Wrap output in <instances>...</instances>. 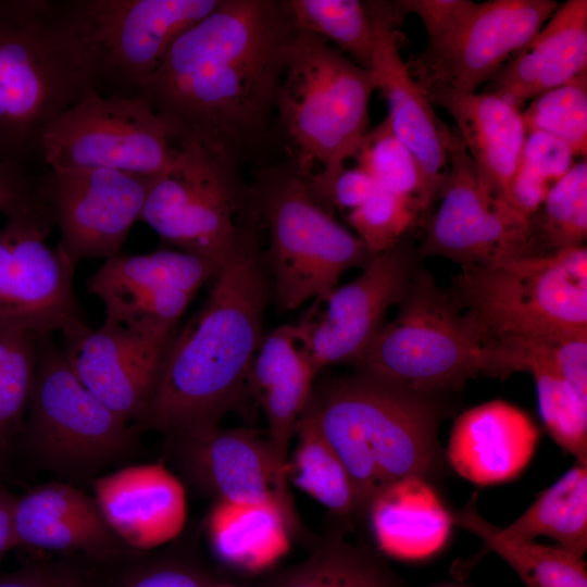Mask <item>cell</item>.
Here are the masks:
<instances>
[{"label":"cell","instance_id":"1","mask_svg":"<svg viewBox=\"0 0 587 587\" xmlns=\"http://www.w3.org/2000/svg\"><path fill=\"white\" fill-rule=\"evenodd\" d=\"M297 32L286 0H221L174 42L140 95L176 143L195 141L242 168L266 164Z\"/></svg>","mask_w":587,"mask_h":587},{"label":"cell","instance_id":"2","mask_svg":"<svg viewBox=\"0 0 587 587\" xmlns=\"http://www.w3.org/2000/svg\"><path fill=\"white\" fill-rule=\"evenodd\" d=\"M259 227L242 237L211 280L200 309L175 332L138 428L164 436L210 430L249 392L272 298Z\"/></svg>","mask_w":587,"mask_h":587},{"label":"cell","instance_id":"3","mask_svg":"<svg viewBox=\"0 0 587 587\" xmlns=\"http://www.w3.org/2000/svg\"><path fill=\"white\" fill-rule=\"evenodd\" d=\"M434 397L358 371L314 385L308 405L349 475L360 515L386 486L437 469Z\"/></svg>","mask_w":587,"mask_h":587},{"label":"cell","instance_id":"4","mask_svg":"<svg viewBox=\"0 0 587 587\" xmlns=\"http://www.w3.org/2000/svg\"><path fill=\"white\" fill-rule=\"evenodd\" d=\"M378 77L310 33L297 32L278 87L274 149L332 211V191L367 133Z\"/></svg>","mask_w":587,"mask_h":587},{"label":"cell","instance_id":"5","mask_svg":"<svg viewBox=\"0 0 587 587\" xmlns=\"http://www.w3.org/2000/svg\"><path fill=\"white\" fill-rule=\"evenodd\" d=\"M91 90L60 0H0V159L27 173L46 128Z\"/></svg>","mask_w":587,"mask_h":587},{"label":"cell","instance_id":"6","mask_svg":"<svg viewBox=\"0 0 587 587\" xmlns=\"http://www.w3.org/2000/svg\"><path fill=\"white\" fill-rule=\"evenodd\" d=\"M397 307L357 362L358 372L432 396L479 374L494 376L492 339L430 272L417 267Z\"/></svg>","mask_w":587,"mask_h":587},{"label":"cell","instance_id":"7","mask_svg":"<svg viewBox=\"0 0 587 587\" xmlns=\"http://www.w3.org/2000/svg\"><path fill=\"white\" fill-rule=\"evenodd\" d=\"M251 184L260 226L267 232L264 260L272 298L282 311L324 298L352 267L372 258L363 242L313 196L287 163L254 167Z\"/></svg>","mask_w":587,"mask_h":587},{"label":"cell","instance_id":"8","mask_svg":"<svg viewBox=\"0 0 587 587\" xmlns=\"http://www.w3.org/2000/svg\"><path fill=\"white\" fill-rule=\"evenodd\" d=\"M491 339L587 333V249L463 264L449 289Z\"/></svg>","mask_w":587,"mask_h":587},{"label":"cell","instance_id":"9","mask_svg":"<svg viewBox=\"0 0 587 587\" xmlns=\"http://www.w3.org/2000/svg\"><path fill=\"white\" fill-rule=\"evenodd\" d=\"M37 467L68 483H92L138 449L133 427L79 380L62 348L43 336L23 430L17 439Z\"/></svg>","mask_w":587,"mask_h":587},{"label":"cell","instance_id":"10","mask_svg":"<svg viewBox=\"0 0 587 587\" xmlns=\"http://www.w3.org/2000/svg\"><path fill=\"white\" fill-rule=\"evenodd\" d=\"M174 163L149 187L140 221L166 243L221 267L259 224L242 167L184 140Z\"/></svg>","mask_w":587,"mask_h":587},{"label":"cell","instance_id":"11","mask_svg":"<svg viewBox=\"0 0 587 587\" xmlns=\"http://www.w3.org/2000/svg\"><path fill=\"white\" fill-rule=\"evenodd\" d=\"M221 0H61L97 92L138 95L174 42Z\"/></svg>","mask_w":587,"mask_h":587},{"label":"cell","instance_id":"12","mask_svg":"<svg viewBox=\"0 0 587 587\" xmlns=\"http://www.w3.org/2000/svg\"><path fill=\"white\" fill-rule=\"evenodd\" d=\"M178 147L148 100L138 95L87 92L43 132L41 162L54 171L105 168L155 177Z\"/></svg>","mask_w":587,"mask_h":587},{"label":"cell","instance_id":"13","mask_svg":"<svg viewBox=\"0 0 587 587\" xmlns=\"http://www.w3.org/2000/svg\"><path fill=\"white\" fill-rule=\"evenodd\" d=\"M53 227L43 203L7 217L0 228V329L40 337L82 322L75 264L46 243Z\"/></svg>","mask_w":587,"mask_h":587},{"label":"cell","instance_id":"14","mask_svg":"<svg viewBox=\"0 0 587 587\" xmlns=\"http://www.w3.org/2000/svg\"><path fill=\"white\" fill-rule=\"evenodd\" d=\"M417 255L401 240L373 255L354 279L314 300L296 327L317 373L332 365L357 364L389 309L404 297L419 267Z\"/></svg>","mask_w":587,"mask_h":587},{"label":"cell","instance_id":"15","mask_svg":"<svg viewBox=\"0 0 587 587\" xmlns=\"http://www.w3.org/2000/svg\"><path fill=\"white\" fill-rule=\"evenodd\" d=\"M153 178L105 168H48L33 180L60 232L59 249L76 265L122 253Z\"/></svg>","mask_w":587,"mask_h":587},{"label":"cell","instance_id":"16","mask_svg":"<svg viewBox=\"0 0 587 587\" xmlns=\"http://www.w3.org/2000/svg\"><path fill=\"white\" fill-rule=\"evenodd\" d=\"M437 199L420 255L442 257L463 265L536 253L530 218L482 187L457 130Z\"/></svg>","mask_w":587,"mask_h":587},{"label":"cell","instance_id":"17","mask_svg":"<svg viewBox=\"0 0 587 587\" xmlns=\"http://www.w3.org/2000/svg\"><path fill=\"white\" fill-rule=\"evenodd\" d=\"M553 0H489L448 37L408 64L426 98L437 92L471 93L521 50L545 25Z\"/></svg>","mask_w":587,"mask_h":587},{"label":"cell","instance_id":"18","mask_svg":"<svg viewBox=\"0 0 587 587\" xmlns=\"http://www.w3.org/2000/svg\"><path fill=\"white\" fill-rule=\"evenodd\" d=\"M220 268L179 250L120 253L104 260L86 287L102 301L104 321L136 334L171 336L198 290Z\"/></svg>","mask_w":587,"mask_h":587},{"label":"cell","instance_id":"19","mask_svg":"<svg viewBox=\"0 0 587 587\" xmlns=\"http://www.w3.org/2000/svg\"><path fill=\"white\" fill-rule=\"evenodd\" d=\"M64 354L83 385L111 411L137 425L155 392L174 335L147 336L104 321H84L61 333Z\"/></svg>","mask_w":587,"mask_h":587},{"label":"cell","instance_id":"20","mask_svg":"<svg viewBox=\"0 0 587 587\" xmlns=\"http://www.w3.org/2000/svg\"><path fill=\"white\" fill-rule=\"evenodd\" d=\"M164 437L166 459L184 484L215 501L278 500L300 530L289 490L278 478L266 437L252 429L220 427Z\"/></svg>","mask_w":587,"mask_h":587},{"label":"cell","instance_id":"21","mask_svg":"<svg viewBox=\"0 0 587 587\" xmlns=\"http://www.w3.org/2000/svg\"><path fill=\"white\" fill-rule=\"evenodd\" d=\"M373 28L372 70L388 103L386 116L395 135L415 158L434 202L448 174L454 137L411 76L399 52L396 26L400 17L389 1H365Z\"/></svg>","mask_w":587,"mask_h":587},{"label":"cell","instance_id":"22","mask_svg":"<svg viewBox=\"0 0 587 587\" xmlns=\"http://www.w3.org/2000/svg\"><path fill=\"white\" fill-rule=\"evenodd\" d=\"M92 488L105 522L128 549L162 547L185 527V484L163 462L121 467L98 476Z\"/></svg>","mask_w":587,"mask_h":587},{"label":"cell","instance_id":"23","mask_svg":"<svg viewBox=\"0 0 587 587\" xmlns=\"http://www.w3.org/2000/svg\"><path fill=\"white\" fill-rule=\"evenodd\" d=\"M17 547L82 552L110 560L128 548L105 522L93 497L68 482H49L17 497L14 510Z\"/></svg>","mask_w":587,"mask_h":587},{"label":"cell","instance_id":"24","mask_svg":"<svg viewBox=\"0 0 587 587\" xmlns=\"http://www.w3.org/2000/svg\"><path fill=\"white\" fill-rule=\"evenodd\" d=\"M539 432L522 409L492 400L463 412L454 422L448 460L463 478L479 486L509 482L530 462Z\"/></svg>","mask_w":587,"mask_h":587},{"label":"cell","instance_id":"25","mask_svg":"<svg viewBox=\"0 0 587 587\" xmlns=\"http://www.w3.org/2000/svg\"><path fill=\"white\" fill-rule=\"evenodd\" d=\"M317 374L299 341L296 324H285L265 334L251 364L248 391L263 412L274 465L287 488L290 445Z\"/></svg>","mask_w":587,"mask_h":587},{"label":"cell","instance_id":"26","mask_svg":"<svg viewBox=\"0 0 587 587\" xmlns=\"http://www.w3.org/2000/svg\"><path fill=\"white\" fill-rule=\"evenodd\" d=\"M587 73V1L567 0L492 77L484 91L521 109L530 98Z\"/></svg>","mask_w":587,"mask_h":587},{"label":"cell","instance_id":"27","mask_svg":"<svg viewBox=\"0 0 587 587\" xmlns=\"http://www.w3.org/2000/svg\"><path fill=\"white\" fill-rule=\"evenodd\" d=\"M427 99L454 120L482 187L508 202L526 137L521 109L487 91L437 92Z\"/></svg>","mask_w":587,"mask_h":587},{"label":"cell","instance_id":"28","mask_svg":"<svg viewBox=\"0 0 587 587\" xmlns=\"http://www.w3.org/2000/svg\"><path fill=\"white\" fill-rule=\"evenodd\" d=\"M372 534L379 550L402 560L424 559L447 542L452 513L421 477H407L382 489L370 502Z\"/></svg>","mask_w":587,"mask_h":587},{"label":"cell","instance_id":"29","mask_svg":"<svg viewBox=\"0 0 587 587\" xmlns=\"http://www.w3.org/2000/svg\"><path fill=\"white\" fill-rule=\"evenodd\" d=\"M299 530L278 500H217L208 517V535L215 555L249 574L263 573L289 551Z\"/></svg>","mask_w":587,"mask_h":587},{"label":"cell","instance_id":"30","mask_svg":"<svg viewBox=\"0 0 587 587\" xmlns=\"http://www.w3.org/2000/svg\"><path fill=\"white\" fill-rule=\"evenodd\" d=\"M495 355L503 377L514 372L533 376L540 416L550 436L577 462L587 463V397L577 391L528 337L496 339Z\"/></svg>","mask_w":587,"mask_h":587},{"label":"cell","instance_id":"31","mask_svg":"<svg viewBox=\"0 0 587 587\" xmlns=\"http://www.w3.org/2000/svg\"><path fill=\"white\" fill-rule=\"evenodd\" d=\"M453 524L479 538L502 558L519 575L525 587H587V571L583 558L559 546H546L535 540L515 539L486 521L474 502L452 513Z\"/></svg>","mask_w":587,"mask_h":587},{"label":"cell","instance_id":"32","mask_svg":"<svg viewBox=\"0 0 587 587\" xmlns=\"http://www.w3.org/2000/svg\"><path fill=\"white\" fill-rule=\"evenodd\" d=\"M501 530L515 539L535 540L547 536L559 547L583 558L587 550V463L576 461Z\"/></svg>","mask_w":587,"mask_h":587},{"label":"cell","instance_id":"33","mask_svg":"<svg viewBox=\"0 0 587 587\" xmlns=\"http://www.w3.org/2000/svg\"><path fill=\"white\" fill-rule=\"evenodd\" d=\"M286 477L337 517L360 515L349 475L307 405L294 436Z\"/></svg>","mask_w":587,"mask_h":587},{"label":"cell","instance_id":"34","mask_svg":"<svg viewBox=\"0 0 587 587\" xmlns=\"http://www.w3.org/2000/svg\"><path fill=\"white\" fill-rule=\"evenodd\" d=\"M264 587L405 586L373 551L340 538H329L302 561L278 571Z\"/></svg>","mask_w":587,"mask_h":587},{"label":"cell","instance_id":"35","mask_svg":"<svg viewBox=\"0 0 587 587\" xmlns=\"http://www.w3.org/2000/svg\"><path fill=\"white\" fill-rule=\"evenodd\" d=\"M298 32L329 39L358 65L371 68L373 28L365 1L286 0Z\"/></svg>","mask_w":587,"mask_h":587},{"label":"cell","instance_id":"36","mask_svg":"<svg viewBox=\"0 0 587 587\" xmlns=\"http://www.w3.org/2000/svg\"><path fill=\"white\" fill-rule=\"evenodd\" d=\"M40 338L29 330L0 329V461L24 427Z\"/></svg>","mask_w":587,"mask_h":587},{"label":"cell","instance_id":"37","mask_svg":"<svg viewBox=\"0 0 587 587\" xmlns=\"http://www.w3.org/2000/svg\"><path fill=\"white\" fill-rule=\"evenodd\" d=\"M535 250L553 252L584 246L587 236V162L572 168L547 193L530 216Z\"/></svg>","mask_w":587,"mask_h":587},{"label":"cell","instance_id":"38","mask_svg":"<svg viewBox=\"0 0 587 587\" xmlns=\"http://www.w3.org/2000/svg\"><path fill=\"white\" fill-rule=\"evenodd\" d=\"M353 159L378 188L416 200L424 212L432 207L415 158L395 135L386 117L364 135Z\"/></svg>","mask_w":587,"mask_h":587},{"label":"cell","instance_id":"39","mask_svg":"<svg viewBox=\"0 0 587 587\" xmlns=\"http://www.w3.org/2000/svg\"><path fill=\"white\" fill-rule=\"evenodd\" d=\"M575 157L565 142L549 134L526 133L508 203L530 218L551 187L572 168Z\"/></svg>","mask_w":587,"mask_h":587},{"label":"cell","instance_id":"40","mask_svg":"<svg viewBox=\"0 0 587 587\" xmlns=\"http://www.w3.org/2000/svg\"><path fill=\"white\" fill-rule=\"evenodd\" d=\"M526 133L542 132L565 142L575 155L587 151V73L537 96L522 112Z\"/></svg>","mask_w":587,"mask_h":587},{"label":"cell","instance_id":"41","mask_svg":"<svg viewBox=\"0 0 587 587\" xmlns=\"http://www.w3.org/2000/svg\"><path fill=\"white\" fill-rule=\"evenodd\" d=\"M422 213L416 200L377 187L347 221L373 257L398 245Z\"/></svg>","mask_w":587,"mask_h":587},{"label":"cell","instance_id":"42","mask_svg":"<svg viewBox=\"0 0 587 587\" xmlns=\"http://www.w3.org/2000/svg\"><path fill=\"white\" fill-rule=\"evenodd\" d=\"M391 3L400 18L407 14L420 17L427 34V47L448 37L477 5L471 0H397Z\"/></svg>","mask_w":587,"mask_h":587},{"label":"cell","instance_id":"43","mask_svg":"<svg viewBox=\"0 0 587 587\" xmlns=\"http://www.w3.org/2000/svg\"><path fill=\"white\" fill-rule=\"evenodd\" d=\"M213 584L204 572L189 563L162 560L138 566L121 587H211Z\"/></svg>","mask_w":587,"mask_h":587},{"label":"cell","instance_id":"44","mask_svg":"<svg viewBox=\"0 0 587 587\" xmlns=\"http://www.w3.org/2000/svg\"><path fill=\"white\" fill-rule=\"evenodd\" d=\"M41 203L33 178L20 167L0 159V213L9 217Z\"/></svg>","mask_w":587,"mask_h":587},{"label":"cell","instance_id":"45","mask_svg":"<svg viewBox=\"0 0 587 587\" xmlns=\"http://www.w3.org/2000/svg\"><path fill=\"white\" fill-rule=\"evenodd\" d=\"M377 189L372 176L355 166L344 168L337 177L332 191V208L352 211L361 207Z\"/></svg>","mask_w":587,"mask_h":587},{"label":"cell","instance_id":"46","mask_svg":"<svg viewBox=\"0 0 587 587\" xmlns=\"http://www.w3.org/2000/svg\"><path fill=\"white\" fill-rule=\"evenodd\" d=\"M0 587H80V585L64 573L35 565L13 573L0 574Z\"/></svg>","mask_w":587,"mask_h":587},{"label":"cell","instance_id":"47","mask_svg":"<svg viewBox=\"0 0 587 587\" xmlns=\"http://www.w3.org/2000/svg\"><path fill=\"white\" fill-rule=\"evenodd\" d=\"M17 496L0 480V567L5 554L17 548L14 528V510ZM1 574V573H0Z\"/></svg>","mask_w":587,"mask_h":587},{"label":"cell","instance_id":"48","mask_svg":"<svg viewBox=\"0 0 587 587\" xmlns=\"http://www.w3.org/2000/svg\"><path fill=\"white\" fill-rule=\"evenodd\" d=\"M211 587H233L228 585L213 584Z\"/></svg>","mask_w":587,"mask_h":587}]
</instances>
